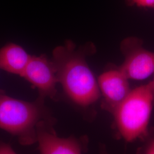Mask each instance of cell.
<instances>
[{
	"label": "cell",
	"instance_id": "cell-1",
	"mask_svg": "<svg viewBox=\"0 0 154 154\" xmlns=\"http://www.w3.org/2000/svg\"><path fill=\"white\" fill-rule=\"evenodd\" d=\"M53 62L58 82L73 102L88 107L98 100V83L84 58L74 50L72 44L56 48Z\"/></svg>",
	"mask_w": 154,
	"mask_h": 154
},
{
	"label": "cell",
	"instance_id": "cell-2",
	"mask_svg": "<svg viewBox=\"0 0 154 154\" xmlns=\"http://www.w3.org/2000/svg\"><path fill=\"white\" fill-rule=\"evenodd\" d=\"M154 106V94L149 83L131 90L112 114L119 138L128 142L142 140L149 132Z\"/></svg>",
	"mask_w": 154,
	"mask_h": 154
},
{
	"label": "cell",
	"instance_id": "cell-3",
	"mask_svg": "<svg viewBox=\"0 0 154 154\" xmlns=\"http://www.w3.org/2000/svg\"><path fill=\"white\" fill-rule=\"evenodd\" d=\"M40 105L0 94V128L19 137L23 143L37 140V128L44 121Z\"/></svg>",
	"mask_w": 154,
	"mask_h": 154
},
{
	"label": "cell",
	"instance_id": "cell-4",
	"mask_svg": "<svg viewBox=\"0 0 154 154\" xmlns=\"http://www.w3.org/2000/svg\"><path fill=\"white\" fill-rule=\"evenodd\" d=\"M21 77L38 88L42 95L55 97L58 81L53 62L42 56L31 57Z\"/></svg>",
	"mask_w": 154,
	"mask_h": 154
},
{
	"label": "cell",
	"instance_id": "cell-5",
	"mask_svg": "<svg viewBox=\"0 0 154 154\" xmlns=\"http://www.w3.org/2000/svg\"><path fill=\"white\" fill-rule=\"evenodd\" d=\"M128 79L119 69L105 72L99 76L98 86L103 97L102 107L111 114L131 90Z\"/></svg>",
	"mask_w": 154,
	"mask_h": 154
},
{
	"label": "cell",
	"instance_id": "cell-6",
	"mask_svg": "<svg viewBox=\"0 0 154 154\" xmlns=\"http://www.w3.org/2000/svg\"><path fill=\"white\" fill-rule=\"evenodd\" d=\"M37 141L41 154H82V146L78 140L58 137L46 122L37 127Z\"/></svg>",
	"mask_w": 154,
	"mask_h": 154
},
{
	"label": "cell",
	"instance_id": "cell-7",
	"mask_svg": "<svg viewBox=\"0 0 154 154\" xmlns=\"http://www.w3.org/2000/svg\"><path fill=\"white\" fill-rule=\"evenodd\" d=\"M135 39L119 70L129 79L143 80L154 73V53L144 49Z\"/></svg>",
	"mask_w": 154,
	"mask_h": 154
},
{
	"label": "cell",
	"instance_id": "cell-8",
	"mask_svg": "<svg viewBox=\"0 0 154 154\" xmlns=\"http://www.w3.org/2000/svg\"><path fill=\"white\" fill-rule=\"evenodd\" d=\"M30 57L20 46L6 45L0 49V69L21 77Z\"/></svg>",
	"mask_w": 154,
	"mask_h": 154
},
{
	"label": "cell",
	"instance_id": "cell-9",
	"mask_svg": "<svg viewBox=\"0 0 154 154\" xmlns=\"http://www.w3.org/2000/svg\"><path fill=\"white\" fill-rule=\"evenodd\" d=\"M142 141V144L138 149L137 154H154V127L149 128Z\"/></svg>",
	"mask_w": 154,
	"mask_h": 154
},
{
	"label": "cell",
	"instance_id": "cell-10",
	"mask_svg": "<svg viewBox=\"0 0 154 154\" xmlns=\"http://www.w3.org/2000/svg\"><path fill=\"white\" fill-rule=\"evenodd\" d=\"M130 1L140 7L154 8V0H130Z\"/></svg>",
	"mask_w": 154,
	"mask_h": 154
},
{
	"label": "cell",
	"instance_id": "cell-11",
	"mask_svg": "<svg viewBox=\"0 0 154 154\" xmlns=\"http://www.w3.org/2000/svg\"><path fill=\"white\" fill-rule=\"evenodd\" d=\"M0 154H16L11 147L5 144H0Z\"/></svg>",
	"mask_w": 154,
	"mask_h": 154
},
{
	"label": "cell",
	"instance_id": "cell-12",
	"mask_svg": "<svg viewBox=\"0 0 154 154\" xmlns=\"http://www.w3.org/2000/svg\"><path fill=\"white\" fill-rule=\"evenodd\" d=\"M149 83H150V85H151V88H152V90L153 93H154V78L153 81H151V82H149Z\"/></svg>",
	"mask_w": 154,
	"mask_h": 154
},
{
	"label": "cell",
	"instance_id": "cell-13",
	"mask_svg": "<svg viewBox=\"0 0 154 154\" xmlns=\"http://www.w3.org/2000/svg\"><path fill=\"white\" fill-rule=\"evenodd\" d=\"M102 154H107L106 153V152H105V151H103V152H102Z\"/></svg>",
	"mask_w": 154,
	"mask_h": 154
}]
</instances>
